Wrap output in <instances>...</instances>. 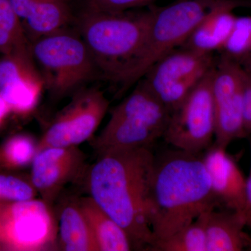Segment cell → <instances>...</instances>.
<instances>
[{
  "label": "cell",
  "instance_id": "ffe728a7",
  "mask_svg": "<svg viewBox=\"0 0 251 251\" xmlns=\"http://www.w3.org/2000/svg\"><path fill=\"white\" fill-rule=\"evenodd\" d=\"M0 54H31L22 21L10 0H0Z\"/></svg>",
  "mask_w": 251,
  "mask_h": 251
},
{
  "label": "cell",
  "instance_id": "484cf974",
  "mask_svg": "<svg viewBox=\"0 0 251 251\" xmlns=\"http://www.w3.org/2000/svg\"><path fill=\"white\" fill-rule=\"evenodd\" d=\"M244 84V122L247 136L251 133V57L239 63Z\"/></svg>",
  "mask_w": 251,
  "mask_h": 251
},
{
  "label": "cell",
  "instance_id": "ba28073f",
  "mask_svg": "<svg viewBox=\"0 0 251 251\" xmlns=\"http://www.w3.org/2000/svg\"><path fill=\"white\" fill-rule=\"evenodd\" d=\"M57 234L52 206L42 199L0 202V248L3 250H50Z\"/></svg>",
  "mask_w": 251,
  "mask_h": 251
},
{
  "label": "cell",
  "instance_id": "4316f807",
  "mask_svg": "<svg viewBox=\"0 0 251 251\" xmlns=\"http://www.w3.org/2000/svg\"><path fill=\"white\" fill-rule=\"evenodd\" d=\"M246 196H247V211L245 218L246 226L251 229V171L247 178Z\"/></svg>",
  "mask_w": 251,
  "mask_h": 251
},
{
  "label": "cell",
  "instance_id": "7402d4cb",
  "mask_svg": "<svg viewBox=\"0 0 251 251\" xmlns=\"http://www.w3.org/2000/svg\"><path fill=\"white\" fill-rule=\"evenodd\" d=\"M37 147L38 142L31 135L20 133L9 137L0 148V167L15 171L31 165Z\"/></svg>",
  "mask_w": 251,
  "mask_h": 251
},
{
  "label": "cell",
  "instance_id": "4dcf8cb0",
  "mask_svg": "<svg viewBox=\"0 0 251 251\" xmlns=\"http://www.w3.org/2000/svg\"></svg>",
  "mask_w": 251,
  "mask_h": 251
},
{
  "label": "cell",
  "instance_id": "cb8c5ba5",
  "mask_svg": "<svg viewBox=\"0 0 251 251\" xmlns=\"http://www.w3.org/2000/svg\"><path fill=\"white\" fill-rule=\"evenodd\" d=\"M38 192L31 179L0 174V202H19L35 199Z\"/></svg>",
  "mask_w": 251,
  "mask_h": 251
},
{
  "label": "cell",
  "instance_id": "3957f363",
  "mask_svg": "<svg viewBox=\"0 0 251 251\" xmlns=\"http://www.w3.org/2000/svg\"><path fill=\"white\" fill-rule=\"evenodd\" d=\"M153 16V7L133 12H103L84 9L78 32L100 74L120 83L138 57Z\"/></svg>",
  "mask_w": 251,
  "mask_h": 251
},
{
  "label": "cell",
  "instance_id": "9a60e30c",
  "mask_svg": "<svg viewBox=\"0 0 251 251\" xmlns=\"http://www.w3.org/2000/svg\"><path fill=\"white\" fill-rule=\"evenodd\" d=\"M251 8V0H219L194 28L183 44L205 53L220 52L230 35L239 8Z\"/></svg>",
  "mask_w": 251,
  "mask_h": 251
},
{
  "label": "cell",
  "instance_id": "4fadbf2b",
  "mask_svg": "<svg viewBox=\"0 0 251 251\" xmlns=\"http://www.w3.org/2000/svg\"><path fill=\"white\" fill-rule=\"evenodd\" d=\"M85 157L77 147L46 148L36 152L30 179L41 199L52 206L63 188L80 176Z\"/></svg>",
  "mask_w": 251,
  "mask_h": 251
},
{
  "label": "cell",
  "instance_id": "603a6c76",
  "mask_svg": "<svg viewBox=\"0 0 251 251\" xmlns=\"http://www.w3.org/2000/svg\"><path fill=\"white\" fill-rule=\"evenodd\" d=\"M239 63L251 57V16H237L228 39L219 52Z\"/></svg>",
  "mask_w": 251,
  "mask_h": 251
},
{
  "label": "cell",
  "instance_id": "5bb4252c",
  "mask_svg": "<svg viewBox=\"0 0 251 251\" xmlns=\"http://www.w3.org/2000/svg\"><path fill=\"white\" fill-rule=\"evenodd\" d=\"M226 150L213 143L203 152V163L219 204L239 213L245 219L247 211V178Z\"/></svg>",
  "mask_w": 251,
  "mask_h": 251
},
{
  "label": "cell",
  "instance_id": "f546056e",
  "mask_svg": "<svg viewBox=\"0 0 251 251\" xmlns=\"http://www.w3.org/2000/svg\"><path fill=\"white\" fill-rule=\"evenodd\" d=\"M249 249H251V236H250V239H249Z\"/></svg>",
  "mask_w": 251,
  "mask_h": 251
},
{
  "label": "cell",
  "instance_id": "277c9868",
  "mask_svg": "<svg viewBox=\"0 0 251 251\" xmlns=\"http://www.w3.org/2000/svg\"><path fill=\"white\" fill-rule=\"evenodd\" d=\"M171 112L141 80L118 105L93 143L97 154L111 150L151 148L163 138Z\"/></svg>",
  "mask_w": 251,
  "mask_h": 251
},
{
  "label": "cell",
  "instance_id": "7c38bea8",
  "mask_svg": "<svg viewBox=\"0 0 251 251\" xmlns=\"http://www.w3.org/2000/svg\"><path fill=\"white\" fill-rule=\"evenodd\" d=\"M45 89L31 54H9L0 58V96L11 112L29 115L37 107Z\"/></svg>",
  "mask_w": 251,
  "mask_h": 251
},
{
  "label": "cell",
  "instance_id": "ac0fdd59",
  "mask_svg": "<svg viewBox=\"0 0 251 251\" xmlns=\"http://www.w3.org/2000/svg\"><path fill=\"white\" fill-rule=\"evenodd\" d=\"M83 212L99 251L134 250L128 234L90 196L77 200Z\"/></svg>",
  "mask_w": 251,
  "mask_h": 251
},
{
  "label": "cell",
  "instance_id": "7a4b0ae2",
  "mask_svg": "<svg viewBox=\"0 0 251 251\" xmlns=\"http://www.w3.org/2000/svg\"><path fill=\"white\" fill-rule=\"evenodd\" d=\"M218 204L201 153L173 148L155 156L149 196L154 243L171 237Z\"/></svg>",
  "mask_w": 251,
  "mask_h": 251
},
{
  "label": "cell",
  "instance_id": "e0dca14e",
  "mask_svg": "<svg viewBox=\"0 0 251 251\" xmlns=\"http://www.w3.org/2000/svg\"><path fill=\"white\" fill-rule=\"evenodd\" d=\"M207 251H242L249 247L245 219L236 211L211 209L204 213Z\"/></svg>",
  "mask_w": 251,
  "mask_h": 251
},
{
  "label": "cell",
  "instance_id": "2e32d148",
  "mask_svg": "<svg viewBox=\"0 0 251 251\" xmlns=\"http://www.w3.org/2000/svg\"><path fill=\"white\" fill-rule=\"evenodd\" d=\"M10 1L29 42L68 28L74 18L72 0Z\"/></svg>",
  "mask_w": 251,
  "mask_h": 251
},
{
  "label": "cell",
  "instance_id": "83f0119b",
  "mask_svg": "<svg viewBox=\"0 0 251 251\" xmlns=\"http://www.w3.org/2000/svg\"><path fill=\"white\" fill-rule=\"evenodd\" d=\"M11 110L9 104L0 96V126L2 125L5 119L11 113Z\"/></svg>",
  "mask_w": 251,
  "mask_h": 251
},
{
  "label": "cell",
  "instance_id": "52a82bcc",
  "mask_svg": "<svg viewBox=\"0 0 251 251\" xmlns=\"http://www.w3.org/2000/svg\"><path fill=\"white\" fill-rule=\"evenodd\" d=\"M215 60L213 53L181 46L160 59L139 80L172 113L212 69Z\"/></svg>",
  "mask_w": 251,
  "mask_h": 251
},
{
  "label": "cell",
  "instance_id": "5b68a950",
  "mask_svg": "<svg viewBox=\"0 0 251 251\" xmlns=\"http://www.w3.org/2000/svg\"><path fill=\"white\" fill-rule=\"evenodd\" d=\"M45 88L57 98L77 92L100 74L80 33L69 28L30 42Z\"/></svg>",
  "mask_w": 251,
  "mask_h": 251
},
{
  "label": "cell",
  "instance_id": "44dd1931",
  "mask_svg": "<svg viewBox=\"0 0 251 251\" xmlns=\"http://www.w3.org/2000/svg\"><path fill=\"white\" fill-rule=\"evenodd\" d=\"M204 213L171 237L155 242L151 251H207Z\"/></svg>",
  "mask_w": 251,
  "mask_h": 251
},
{
  "label": "cell",
  "instance_id": "f1b7e54d",
  "mask_svg": "<svg viewBox=\"0 0 251 251\" xmlns=\"http://www.w3.org/2000/svg\"><path fill=\"white\" fill-rule=\"evenodd\" d=\"M248 140H249V145H250V150H251V134L248 135L247 137Z\"/></svg>",
  "mask_w": 251,
  "mask_h": 251
},
{
  "label": "cell",
  "instance_id": "8992f818",
  "mask_svg": "<svg viewBox=\"0 0 251 251\" xmlns=\"http://www.w3.org/2000/svg\"><path fill=\"white\" fill-rule=\"evenodd\" d=\"M219 0H176L153 7V16L141 51L120 82H138L160 59L181 47L207 11Z\"/></svg>",
  "mask_w": 251,
  "mask_h": 251
},
{
  "label": "cell",
  "instance_id": "d4e9b609",
  "mask_svg": "<svg viewBox=\"0 0 251 251\" xmlns=\"http://www.w3.org/2000/svg\"><path fill=\"white\" fill-rule=\"evenodd\" d=\"M157 0H85L84 9L103 12H124L151 4Z\"/></svg>",
  "mask_w": 251,
  "mask_h": 251
},
{
  "label": "cell",
  "instance_id": "8fae6325",
  "mask_svg": "<svg viewBox=\"0 0 251 251\" xmlns=\"http://www.w3.org/2000/svg\"><path fill=\"white\" fill-rule=\"evenodd\" d=\"M211 93L216 122L214 143L227 149L234 140L247 137L243 73L239 62L221 54L216 58L211 76Z\"/></svg>",
  "mask_w": 251,
  "mask_h": 251
},
{
  "label": "cell",
  "instance_id": "9c48e42d",
  "mask_svg": "<svg viewBox=\"0 0 251 251\" xmlns=\"http://www.w3.org/2000/svg\"><path fill=\"white\" fill-rule=\"evenodd\" d=\"M213 67L172 112L163 138L172 148L202 153L214 143L216 122L211 93Z\"/></svg>",
  "mask_w": 251,
  "mask_h": 251
},
{
  "label": "cell",
  "instance_id": "6da1fadb",
  "mask_svg": "<svg viewBox=\"0 0 251 251\" xmlns=\"http://www.w3.org/2000/svg\"><path fill=\"white\" fill-rule=\"evenodd\" d=\"M154 161L151 148L111 150L98 155L87 174L90 197L125 229L134 250L151 251L155 242L149 215Z\"/></svg>",
  "mask_w": 251,
  "mask_h": 251
},
{
  "label": "cell",
  "instance_id": "d6986e66",
  "mask_svg": "<svg viewBox=\"0 0 251 251\" xmlns=\"http://www.w3.org/2000/svg\"><path fill=\"white\" fill-rule=\"evenodd\" d=\"M59 244L66 251H99L97 242L78 202L64 205L59 214Z\"/></svg>",
  "mask_w": 251,
  "mask_h": 251
},
{
  "label": "cell",
  "instance_id": "30bf717a",
  "mask_svg": "<svg viewBox=\"0 0 251 251\" xmlns=\"http://www.w3.org/2000/svg\"><path fill=\"white\" fill-rule=\"evenodd\" d=\"M109 104L105 94L99 89L77 91L38 141L37 151L53 147H77L90 139L106 115Z\"/></svg>",
  "mask_w": 251,
  "mask_h": 251
}]
</instances>
